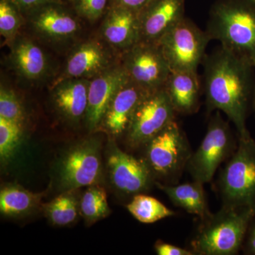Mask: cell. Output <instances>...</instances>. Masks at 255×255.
Segmentation results:
<instances>
[{
    "mask_svg": "<svg viewBox=\"0 0 255 255\" xmlns=\"http://www.w3.org/2000/svg\"><path fill=\"white\" fill-rule=\"evenodd\" d=\"M202 64L208 112L219 111L226 114L239 138L251 136L247 119L254 106L255 67L222 46L206 55Z\"/></svg>",
    "mask_w": 255,
    "mask_h": 255,
    "instance_id": "1",
    "label": "cell"
},
{
    "mask_svg": "<svg viewBox=\"0 0 255 255\" xmlns=\"http://www.w3.org/2000/svg\"><path fill=\"white\" fill-rule=\"evenodd\" d=\"M211 41L248 60L255 68V4L220 0L211 8L206 29Z\"/></svg>",
    "mask_w": 255,
    "mask_h": 255,
    "instance_id": "2",
    "label": "cell"
},
{
    "mask_svg": "<svg viewBox=\"0 0 255 255\" xmlns=\"http://www.w3.org/2000/svg\"><path fill=\"white\" fill-rule=\"evenodd\" d=\"M255 210L223 206L201 223L191 241L194 255H233L242 249Z\"/></svg>",
    "mask_w": 255,
    "mask_h": 255,
    "instance_id": "3",
    "label": "cell"
},
{
    "mask_svg": "<svg viewBox=\"0 0 255 255\" xmlns=\"http://www.w3.org/2000/svg\"><path fill=\"white\" fill-rule=\"evenodd\" d=\"M145 162L155 183L177 184L192 155L186 134L175 121L147 142Z\"/></svg>",
    "mask_w": 255,
    "mask_h": 255,
    "instance_id": "4",
    "label": "cell"
},
{
    "mask_svg": "<svg viewBox=\"0 0 255 255\" xmlns=\"http://www.w3.org/2000/svg\"><path fill=\"white\" fill-rule=\"evenodd\" d=\"M218 187L223 206L255 210V140L239 138L221 171Z\"/></svg>",
    "mask_w": 255,
    "mask_h": 255,
    "instance_id": "5",
    "label": "cell"
},
{
    "mask_svg": "<svg viewBox=\"0 0 255 255\" xmlns=\"http://www.w3.org/2000/svg\"><path fill=\"white\" fill-rule=\"evenodd\" d=\"M229 123L221 112L210 119L205 136L195 152H192L187 169L193 180L209 183L221 164L233 155L237 147Z\"/></svg>",
    "mask_w": 255,
    "mask_h": 255,
    "instance_id": "6",
    "label": "cell"
},
{
    "mask_svg": "<svg viewBox=\"0 0 255 255\" xmlns=\"http://www.w3.org/2000/svg\"><path fill=\"white\" fill-rule=\"evenodd\" d=\"M206 31H202L191 19L184 17L157 44L168 62L171 71H198L206 57L209 42Z\"/></svg>",
    "mask_w": 255,
    "mask_h": 255,
    "instance_id": "7",
    "label": "cell"
},
{
    "mask_svg": "<svg viewBox=\"0 0 255 255\" xmlns=\"http://www.w3.org/2000/svg\"><path fill=\"white\" fill-rule=\"evenodd\" d=\"M102 177L101 142L95 137L78 142L60 159L58 179L65 191L99 184Z\"/></svg>",
    "mask_w": 255,
    "mask_h": 255,
    "instance_id": "8",
    "label": "cell"
},
{
    "mask_svg": "<svg viewBox=\"0 0 255 255\" xmlns=\"http://www.w3.org/2000/svg\"><path fill=\"white\" fill-rule=\"evenodd\" d=\"M176 114L164 87L149 92L132 115L127 131L128 144L132 148L145 145L175 121Z\"/></svg>",
    "mask_w": 255,
    "mask_h": 255,
    "instance_id": "9",
    "label": "cell"
},
{
    "mask_svg": "<svg viewBox=\"0 0 255 255\" xmlns=\"http://www.w3.org/2000/svg\"><path fill=\"white\" fill-rule=\"evenodd\" d=\"M121 64L129 80L148 92L163 88L171 73L157 43L137 42L123 53Z\"/></svg>",
    "mask_w": 255,
    "mask_h": 255,
    "instance_id": "10",
    "label": "cell"
},
{
    "mask_svg": "<svg viewBox=\"0 0 255 255\" xmlns=\"http://www.w3.org/2000/svg\"><path fill=\"white\" fill-rule=\"evenodd\" d=\"M107 164L112 186L124 195L142 194L155 184V178L145 159L124 152L115 142L109 145Z\"/></svg>",
    "mask_w": 255,
    "mask_h": 255,
    "instance_id": "11",
    "label": "cell"
},
{
    "mask_svg": "<svg viewBox=\"0 0 255 255\" xmlns=\"http://www.w3.org/2000/svg\"><path fill=\"white\" fill-rule=\"evenodd\" d=\"M128 80L120 65H114L90 80L85 121L90 130L100 127L114 96Z\"/></svg>",
    "mask_w": 255,
    "mask_h": 255,
    "instance_id": "12",
    "label": "cell"
},
{
    "mask_svg": "<svg viewBox=\"0 0 255 255\" xmlns=\"http://www.w3.org/2000/svg\"><path fill=\"white\" fill-rule=\"evenodd\" d=\"M185 0H152L139 11L138 42L158 43L183 18Z\"/></svg>",
    "mask_w": 255,
    "mask_h": 255,
    "instance_id": "13",
    "label": "cell"
},
{
    "mask_svg": "<svg viewBox=\"0 0 255 255\" xmlns=\"http://www.w3.org/2000/svg\"><path fill=\"white\" fill-rule=\"evenodd\" d=\"M148 93L128 79L114 96L100 127L114 137L127 133L135 109Z\"/></svg>",
    "mask_w": 255,
    "mask_h": 255,
    "instance_id": "14",
    "label": "cell"
},
{
    "mask_svg": "<svg viewBox=\"0 0 255 255\" xmlns=\"http://www.w3.org/2000/svg\"><path fill=\"white\" fill-rule=\"evenodd\" d=\"M102 33L110 46L124 53L139 41V12L112 5L102 25Z\"/></svg>",
    "mask_w": 255,
    "mask_h": 255,
    "instance_id": "15",
    "label": "cell"
},
{
    "mask_svg": "<svg viewBox=\"0 0 255 255\" xmlns=\"http://www.w3.org/2000/svg\"><path fill=\"white\" fill-rule=\"evenodd\" d=\"M30 13L35 31L49 39L66 40L72 38L80 29L76 18L59 2L43 5Z\"/></svg>",
    "mask_w": 255,
    "mask_h": 255,
    "instance_id": "16",
    "label": "cell"
},
{
    "mask_svg": "<svg viewBox=\"0 0 255 255\" xmlns=\"http://www.w3.org/2000/svg\"><path fill=\"white\" fill-rule=\"evenodd\" d=\"M90 80L86 78L62 79L52 92L55 109L70 122H78L86 116Z\"/></svg>",
    "mask_w": 255,
    "mask_h": 255,
    "instance_id": "17",
    "label": "cell"
},
{
    "mask_svg": "<svg viewBox=\"0 0 255 255\" xmlns=\"http://www.w3.org/2000/svg\"><path fill=\"white\" fill-rule=\"evenodd\" d=\"M110 54L100 42H85L68 57L63 79L94 78L110 68Z\"/></svg>",
    "mask_w": 255,
    "mask_h": 255,
    "instance_id": "18",
    "label": "cell"
},
{
    "mask_svg": "<svg viewBox=\"0 0 255 255\" xmlns=\"http://www.w3.org/2000/svg\"><path fill=\"white\" fill-rule=\"evenodd\" d=\"M164 88L176 114L190 115L199 110L201 83L198 72L171 71Z\"/></svg>",
    "mask_w": 255,
    "mask_h": 255,
    "instance_id": "19",
    "label": "cell"
},
{
    "mask_svg": "<svg viewBox=\"0 0 255 255\" xmlns=\"http://www.w3.org/2000/svg\"><path fill=\"white\" fill-rule=\"evenodd\" d=\"M155 184L172 204L189 214L198 216L200 220L212 214L208 206L202 183L193 180V182L182 184H162L157 182Z\"/></svg>",
    "mask_w": 255,
    "mask_h": 255,
    "instance_id": "20",
    "label": "cell"
},
{
    "mask_svg": "<svg viewBox=\"0 0 255 255\" xmlns=\"http://www.w3.org/2000/svg\"><path fill=\"white\" fill-rule=\"evenodd\" d=\"M11 60L19 75L28 80H38L46 73L48 62L46 55L40 46L31 40L23 38L15 43Z\"/></svg>",
    "mask_w": 255,
    "mask_h": 255,
    "instance_id": "21",
    "label": "cell"
},
{
    "mask_svg": "<svg viewBox=\"0 0 255 255\" xmlns=\"http://www.w3.org/2000/svg\"><path fill=\"white\" fill-rule=\"evenodd\" d=\"M43 193H33L10 184L0 191V211L4 216L19 217L31 214L41 204Z\"/></svg>",
    "mask_w": 255,
    "mask_h": 255,
    "instance_id": "22",
    "label": "cell"
},
{
    "mask_svg": "<svg viewBox=\"0 0 255 255\" xmlns=\"http://www.w3.org/2000/svg\"><path fill=\"white\" fill-rule=\"evenodd\" d=\"M78 189L65 191L43 205L45 215L53 226H66L75 223L80 214Z\"/></svg>",
    "mask_w": 255,
    "mask_h": 255,
    "instance_id": "23",
    "label": "cell"
},
{
    "mask_svg": "<svg viewBox=\"0 0 255 255\" xmlns=\"http://www.w3.org/2000/svg\"><path fill=\"white\" fill-rule=\"evenodd\" d=\"M127 207L137 221L145 224L155 223L175 215L174 211L157 199L142 194L132 196Z\"/></svg>",
    "mask_w": 255,
    "mask_h": 255,
    "instance_id": "24",
    "label": "cell"
},
{
    "mask_svg": "<svg viewBox=\"0 0 255 255\" xmlns=\"http://www.w3.org/2000/svg\"><path fill=\"white\" fill-rule=\"evenodd\" d=\"M80 214L88 224L105 219L110 214L107 192L100 184L90 186L80 201Z\"/></svg>",
    "mask_w": 255,
    "mask_h": 255,
    "instance_id": "25",
    "label": "cell"
},
{
    "mask_svg": "<svg viewBox=\"0 0 255 255\" xmlns=\"http://www.w3.org/2000/svg\"><path fill=\"white\" fill-rule=\"evenodd\" d=\"M23 124L0 117V158L6 162L12 158L23 139Z\"/></svg>",
    "mask_w": 255,
    "mask_h": 255,
    "instance_id": "26",
    "label": "cell"
},
{
    "mask_svg": "<svg viewBox=\"0 0 255 255\" xmlns=\"http://www.w3.org/2000/svg\"><path fill=\"white\" fill-rule=\"evenodd\" d=\"M20 12L9 0L0 1V33L6 41H11L21 26Z\"/></svg>",
    "mask_w": 255,
    "mask_h": 255,
    "instance_id": "27",
    "label": "cell"
},
{
    "mask_svg": "<svg viewBox=\"0 0 255 255\" xmlns=\"http://www.w3.org/2000/svg\"><path fill=\"white\" fill-rule=\"evenodd\" d=\"M0 117L21 124L25 119L24 110L17 95L2 86L0 90Z\"/></svg>",
    "mask_w": 255,
    "mask_h": 255,
    "instance_id": "28",
    "label": "cell"
},
{
    "mask_svg": "<svg viewBox=\"0 0 255 255\" xmlns=\"http://www.w3.org/2000/svg\"><path fill=\"white\" fill-rule=\"evenodd\" d=\"M77 14L90 21H97L105 12L108 0H72Z\"/></svg>",
    "mask_w": 255,
    "mask_h": 255,
    "instance_id": "29",
    "label": "cell"
},
{
    "mask_svg": "<svg viewBox=\"0 0 255 255\" xmlns=\"http://www.w3.org/2000/svg\"><path fill=\"white\" fill-rule=\"evenodd\" d=\"M156 253L159 255H193L194 253L191 250L184 249L164 243L163 241H157L155 244Z\"/></svg>",
    "mask_w": 255,
    "mask_h": 255,
    "instance_id": "30",
    "label": "cell"
},
{
    "mask_svg": "<svg viewBox=\"0 0 255 255\" xmlns=\"http://www.w3.org/2000/svg\"><path fill=\"white\" fill-rule=\"evenodd\" d=\"M20 11L31 12L43 5L59 2V0H9Z\"/></svg>",
    "mask_w": 255,
    "mask_h": 255,
    "instance_id": "31",
    "label": "cell"
},
{
    "mask_svg": "<svg viewBox=\"0 0 255 255\" xmlns=\"http://www.w3.org/2000/svg\"><path fill=\"white\" fill-rule=\"evenodd\" d=\"M242 249L246 255H255V216L250 223Z\"/></svg>",
    "mask_w": 255,
    "mask_h": 255,
    "instance_id": "32",
    "label": "cell"
},
{
    "mask_svg": "<svg viewBox=\"0 0 255 255\" xmlns=\"http://www.w3.org/2000/svg\"><path fill=\"white\" fill-rule=\"evenodd\" d=\"M152 1V0H113L112 5L122 6L139 12Z\"/></svg>",
    "mask_w": 255,
    "mask_h": 255,
    "instance_id": "33",
    "label": "cell"
},
{
    "mask_svg": "<svg viewBox=\"0 0 255 255\" xmlns=\"http://www.w3.org/2000/svg\"><path fill=\"white\" fill-rule=\"evenodd\" d=\"M248 1H251V2L255 3V0H248Z\"/></svg>",
    "mask_w": 255,
    "mask_h": 255,
    "instance_id": "34",
    "label": "cell"
},
{
    "mask_svg": "<svg viewBox=\"0 0 255 255\" xmlns=\"http://www.w3.org/2000/svg\"><path fill=\"white\" fill-rule=\"evenodd\" d=\"M253 108H254L255 110V97L254 106H253Z\"/></svg>",
    "mask_w": 255,
    "mask_h": 255,
    "instance_id": "35",
    "label": "cell"
}]
</instances>
